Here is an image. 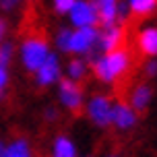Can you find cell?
Masks as SVG:
<instances>
[{
  "instance_id": "1",
  "label": "cell",
  "mask_w": 157,
  "mask_h": 157,
  "mask_svg": "<svg viewBox=\"0 0 157 157\" xmlns=\"http://www.w3.org/2000/svg\"><path fill=\"white\" fill-rule=\"evenodd\" d=\"M58 97H60V103L75 118L85 112V89H83V83H77V81H72L68 77L60 78V83H58Z\"/></svg>"
},
{
  "instance_id": "19",
  "label": "cell",
  "mask_w": 157,
  "mask_h": 157,
  "mask_svg": "<svg viewBox=\"0 0 157 157\" xmlns=\"http://www.w3.org/2000/svg\"><path fill=\"white\" fill-rule=\"evenodd\" d=\"M6 85H8V72L4 66H0V93H4Z\"/></svg>"
},
{
  "instance_id": "15",
  "label": "cell",
  "mask_w": 157,
  "mask_h": 157,
  "mask_svg": "<svg viewBox=\"0 0 157 157\" xmlns=\"http://www.w3.org/2000/svg\"><path fill=\"white\" fill-rule=\"evenodd\" d=\"M13 52H15V44H4V46H0V66H4L6 68L10 60H13Z\"/></svg>"
},
{
  "instance_id": "18",
  "label": "cell",
  "mask_w": 157,
  "mask_h": 157,
  "mask_svg": "<svg viewBox=\"0 0 157 157\" xmlns=\"http://www.w3.org/2000/svg\"><path fill=\"white\" fill-rule=\"evenodd\" d=\"M21 2H23V0H0V8L6 10V13H10V10H15Z\"/></svg>"
},
{
  "instance_id": "20",
  "label": "cell",
  "mask_w": 157,
  "mask_h": 157,
  "mask_svg": "<svg viewBox=\"0 0 157 157\" xmlns=\"http://www.w3.org/2000/svg\"><path fill=\"white\" fill-rule=\"evenodd\" d=\"M6 29H8V23H6V19H2L0 17V39L6 35Z\"/></svg>"
},
{
  "instance_id": "21",
  "label": "cell",
  "mask_w": 157,
  "mask_h": 157,
  "mask_svg": "<svg viewBox=\"0 0 157 157\" xmlns=\"http://www.w3.org/2000/svg\"><path fill=\"white\" fill-rule=\"evenodd\" d=\"M103 157H122V153H118V151H110V153H105Z\"/></svg>"
},
{
  "instance_id": "14",
  "label": "cell",
  "mask_w": 157,
  "mask_h": 157,
  "mask_svg": "<svg viewBox=\"0 0 157 157\" xmlns=\"http://www.w3.org/2000/svg\"><path fill=\"white\" fill-rule=\"evenodd\" d=\"M71 33H72V29H66V27H62V29L58 31V35H56V46H58V50H62V52H68Z\"/></svg>"
},
{
  "instance_id": "4",
  "label": "cell",
  "mask_w": 157,
  "mask_h": 157,
  "mask_svg": "<svg viewBox=\"0 0 157 157\" xmlns=\"http://www.w3.org/2000/svg\"><path fill=\"white\" fill-rule=\"evenodd\" d=\"M68 19L75 27H95L99 23V15H97V4L95 0H77L72 8L68 10Z\"/></svg>"
},
{
  "instance_id": "8",
  "label": "cell",
  "mask_w": 157,
  "mask_h": 157,
  "mask_svg": "<svg viewBox=\"0 0 157 157\" xmlns=\"http://www.w3.org/2000/svg\"><path fill=\"white\" fill-rule=\"evenodd\" d=\"M33 75H35V85L37 87H48L52 83H56L60 78V60H58V56L50 52L46 62L41 64Z\"/></svg>"
},
{
  "instance_id": "3",
  "label": "cell",
  "mask_w": 157,
  "mask_h": 157,
  "mask_svg": "<svg viewBox=\"0 0 157 157\" xmlns=\"http://www.w3.org/2000/svg\"><path fill=\"white\" fill-rule=\"evenodd\" d=\"M151 99H153V87H151V83L147 78H136L132 83V87H130L128 95H126V101L132 105V110L139 116H143L149 110Z\"/></svg>"
},
{
  "instance_id": "6",
  "label": "cell",
  "mask_w": 157,
  "mask_h": 157,
  "mask_svg": "<svg viewBox=\"0 0 157 157\" xmlns=\"http://www.w3.org/2000/svg\"><path fill=\"white\" fill-rule=\"evenodd\" d=\"M132 46L143 60L157 58V27H145L136 31V35L132 37Z\"/></svg>"
},
{
  "instance_id": "2",
  "label": "cell",
  "mask_w": 157,
  "mask_h": 157,
  "mask_svg": "<svg viewBox=\"0 0 157 157\" xmlns=\"http://www.w3.org/2000/svg\"><path fill=\"white\" fill-rule=\"evenodd\" d=\"M112 108H114L112 95L93 93L89 97V103L85 105V114L97 128H110L112 126Z\"/></svg>"
},
{
  "instance_id": "12",
  "label": "cell",
  "mask_w": 157,
  "mask_h": 157,
  "mask_svg": "<svg viewBox=\"0 0 157 157\" xmlns=\"http://www.w3.org/2000/svg\"><path fill=\"white\" fill-rule=\"evenodd\" d=\"M52 157H78L77 145L66 134H58L52 145Z\"/></svg>"
},
{
  "instance_id": "11",
  "label": "cell",
  "mask_w": 157,
  "mask_h": 157,
  "mask_svg": "<svg viewBox=\"0 0 157 157\" xmlns=\"http://www.w3.org/2000/svg\"><path fill=\"white\" fill-rule=\"evenodd\" d=\"M97 4V15H99V25L108 27V25L116 23L118 19V0H95Z\"/></svg>"
},
{
  "instance_id": "17",
  "label": "cell",
  "mask_w": 157,
  "mask_h": 157,
  "mask_svg": "<svg viewBox=\"0 0 157 157\" xmlns=\"http://www.w3.org/2000/svg\"><path fill=\"white\" fill-rule=\"evenodd\" d=\"M58 118H60V112H58L56 105H48L44 110V120L46 122H58Z\"/></svg>"
},
{
  "instance_id": "13",
  "label": "cell",
  "mask_w": 157,
  "mask_h": 157,
  "mask_svg": "<svg viewBox=\"0 0 157 157\" xmlns=\"http://www.w3.org/2000/svg\"><path fill=\"white\" fill-rule=\"evenodd\" d=\"M87 66L89 64L85 60H81V58H75L71 62L66 64V72H68V78L72 81H77V83H83L87 78Z\"/></svg>"
},
{
  "instance_id": "10",
  "label": "cell",
  "mask_w": 157,
  "mask_h": 157,
  "mask_svg": "<svg viewBox=\"0 0 157 157\" xmlns=\"http://www.w3.org/2000/svg\"><path fill=\"white\" fill-rule=\"evenodd\" d=\"M4 157H35V151H33L31 141L23 134H19L10 143H6Z\"/></svg>"
},
{
  "instance_id": "5",
  "label": "cell",
  "mask_w": 157,
  "mask_h": 157,
  "mask_svg": "<svg viewBox=\"0 0 157 157\" xmlns=\"http://www.w3.org/2000/svg\"><path fill=\"white\" fill-rule=\"evenodd\" d=\"M97 39H99V29H97V27H77V29L71 33L68 52L87 54V52L97 44Z\"/></svg>"
},
{
  "instance_id": "22",
  "label": "cell",
  "mask_w": 157,
  "mask_h": 157,
  "mask_svg": "<svg viewBox=\"0 0 157 157\" xmlns=\"http://www.w3.org/2000/svg\"><path fill=\"white\" fill-rule=\"evenodd\" d=\"M4 149H6V143L0 141V157H4Z\"/></svg>"
},
{
  "instance_id": "16",
  "label": "cell",
  "mask_w": 157,
  "mask_h": 157,
  "mask_svg": "<svg viewBox=\"0 0 157 157\" xmlns=\"http://www.w3.org/2000/svg\"><path fill=\"white\" fill-rule=\"evenodd\" d=\"M75 2H77V0H54V2H52V6H54L56 15H66V13L72 8Z\"/></svg>"
},
{
  "instance_id": "9",
  "label": "cell",
  "mask_w": 157,
  "mask_h": 157,
  "mask_svg": "<svg viewBox=\"0 0 157 157\" xmlns=\"http://www.w3.org/2000/svg\"><path fill=\"white\" fill-rule=\"evenodd\" d=\"M126 4H128V13H130L128 15V23L132 27H136L139 21L151 17L157 10V0H128Z\"/></svg>"
},
{
  "instance_id": "7",
  "label": "cell",
  "mask_w": 157,
  "mask_h": 157,
  "mask_svg": "<svg viewBox=\"0 0 157 157\" xmlns=\"http://www.w3.org/2000/svg\"><path fill=\"white\" fill-rule=\"evenodd\" d=\"M136 124V112L126 99H116L114 108H112V126H116L120 132H126L134 128Z\"/></svg>"
}]
</instances>
